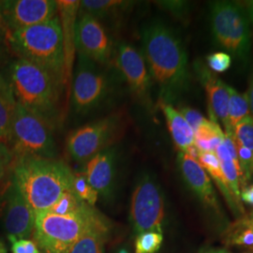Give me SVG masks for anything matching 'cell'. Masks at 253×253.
Returning <instances> with one entry per match:
<instances>
[{
    "instance_id": "15",
    "label": "cell",
    "mask_w": 253,
    "mask_h": 253,
    "mask_svg": "<svg viewBox=\"0 0 253 253\" xmlns=\"http://www.w3.org/2000/svg\"><path fill=\"white\" fill-rule=\"evenodd\" d=\"M177 163L182 176L202 204L219 215L220 207L217 202L216 192L208 172L202 167L199 162L187 154L179 152Z\"/></svg>"
},
{
    "instance_id": "2",
    "label": "cell",
    "mask_w": 253,
    "mask_h": 253,
    "mask_svg": "<svg viewBox=\"0 0 253 253\" xmlns=\"http://www.w3.org/2000/svg\"><path fill=\"white\" fill-rule=\"evenodd\" d=\"M11 180L35 215L52 208L73 188L74 173L61 161L26 157L14 159Z\"/></svg>"
},
{
    "instance_id": "24",
    "label": "cell",
    "mask_w": 253,
    "mask_h": 253,
    "mask_svg": "<svg viewBox=\"0 0 253 253\" xmlns=\"http://www.w3.org/2000/svg\"><path fill=\"white\" fill-rule=\"evenodd\" d=\"M227 246L242 247L253 252V225L249 217L243 216L227 227L222 235Z\"/></svg>"
},
{
    "instance_id": "25",
    "label": "cell",
    "mask_w": 253,
    "mask_h": 253,
    "mask_svg": "<svg viewBox=\"0 0 253 253\" xmlns=\"http://www.w3.org/2000/svg\"><path fill=\"white\" fill-rule=\"evenodd\" d=\"M130 5V2L120 0H83L80 12L90 14L98 20L111 18L125 11Z\"/></svg>"
},
{
    "instance_id": "37",
    "label": "cell",
    "mask_w": 253,
    "mask_h": 253,
    "mask_svg": "<svg viewBox=\"0 0 253 253\" xmlns=\"http://www.w3.org/2000/svg\"><path fill=\"white\" fill-rule=\"evenodd\" d=\"M240 198L241 202L243 201L246 204L253 207V185L247 186L244 189H242L240 193Z\"/></svg>"
},
{
    "instance_id": "43",
    "label": "cell",
    "mask_w": 253,
    "mask_h": 253,
    "mask_svg": "<svg viewBox=\"0 0 253 253\" xmlns=\"http://www.w3.org/2000/svg\"><path fill=\"white\" fill-rule=\"evenodd\" d=\"M248 217L250 218V220H251V222H252V224L253 225V211L251 213V215L248 216Z\"/></svg>"
},
{
    "instance_id": "9",
    "label": "cell",
    "mask_w": 253,
    "mask_h": 253,
    "mask_svg": "<svg viewBox=\"0 0 253 253\" xmlns=\"http://www.w3.org/2000/svg\"><path fill=\"white\" fill-rule=\"evenodd\" d=\"M119 127L118 116H108L80 126L67 138V150L76 163H86L107 149Z\"/></svg>"
},
{
    "instance_id": "21",
    "label": "cell",
    "mask_w": 253,
    "mask_h": 253,
    "mask_svg": "<svg viewBox=\"0 0 253 253\" xmlns=\"http://www.w3.org/2000/svg\"><path fill=\"white\" fill-rule=\"evenodd\" d=\"M17 101L6 77L0 73V141L9 143Z\"/></svg>"
},
{
    "instance_id": "7",
    "label": "cell",
    "mask_w": 253,
    "mask_h": 253,
    "mask_svg": "<svg viewBox=\"0 0 253 253\" xmlns=\"http://www.w3.org/2000/svg\"><path fill=\"white\" fill-rule=\"evenodd\" d=\"M210 21L217 44L236 58L247 62L251 50V31L243 9L231 1L213 2Z\"/></svg>"
},
{
    "instance_id": "6",
    "label": "cell",
    "mask_w": 253,
    "mask_h": 253,
    "mask_svg": "<svg viewBox=\"0 0 253 253\" xmlns=\"http://www.w3.org/2000/svg\"><path fill=\"white\" fill-rule=\"evenodd\" d=\"M8 145L14 159L26 157L54 159L57 152L52 123L18 103Z\"/></svg>"
},
{
    "instance_id": "36",
    "label": "cell",
    "mask_w": 253,
    "mask_h": 253,
    "mask_svg": "<svg viewBox=\"0 0 253 253\" xmlns=\"http://www.w3.org/2000/svg\"><path fill=\"white\" fill-rule=\"evenodd\" d=\"M162 4L170 11L176 14L177 16H181L182 14H185L187 11V7H188V4L183 1H167V2H162Z\"/></svg>"
},
{
    "instance_id": "17",
    "label": "cell",
    "mask_w": 253,
    "mask_h": 253,
    "mask_svg": "<svg viewBox=\"0 0 253 253\" xmlns=\"http://www.w3.org/2000/svg\"><path fill=\"white\" fill-rule=\"evenodd\" d=\"M57 15L60 22L65 56V84L72 78L75 55V28L80 13L81 1L57 0Z\"/></svg>"
},
{
    "instance_id": "28",
    "label": "cell",
    "mask_w": 253,
    "mask_h": 253,
    "mask_svg": "<svg viewBox=\"0 0 253 253\" xmlns=\"http://www.w3.org/2000/svg\"><path fill=\"white\" fill-rule=\"evenodd\" d=\"M72 191L78 199L92 208H94L98 201V192L91 187L84 173H74Z\"/></svg>"
},
{
    "instance_id": "3",
    "label": "cell",
    "mask_w": 253,
    "mask_h": 253,
    "mask_svg": "<svg viewBox=\"0 0 253 253\" xmlns=\"http://www.w3.org/2000/svg\"><path fill=\"white\" fill-rule=\"evenodd\" d=\"M6 79L18 104L52 123L63 82L44 69L22 58H16L9 64Z\"/></svg>"
},
{
    "instance_id": "39",
    "label": "cell",
    "mask_w": 253,
    "mask_h": 253,
    "mask_svg": "<svg viewBox=\"0 0 253 253\" xmlns=\"http://www.w3.org/2000/svg\"><path fill=\"white\" fill-rule=\"evenodd\" d=\"M201 253H230L225 250H221V249H209L205 252H202Z\"/></svg>"
},
{
    "instance_id": "14",
    "label": "cell",
    "mask_w": 253,
    "mask_h": 253,
    "mask_svg": "<svg viewBox=\"0 0 253 253\" xmlns=\"http://www.w3.org/2000/svg\"><path fill=\"white\" fill-rule=\"evenodd\" d=\"M1 199L3 224L8 236L15 239L29 237L35 229V213L11 178Z\"/></svg>"
},
{
    "instance_id": "13",
    "label": "cell",
    "mask_w": 253,
    "mask_h": 253,
    "mask_svg": "<svg viewBox=\"0 0 253 253\" xmlns=\"http://www.w3.org/2000/svg\"><path fill=\"white\" fill-rule=\"evenodd\" d=\"M75 28V49L97 64H107L114 55L112 40L100 20L87 13H79Z\"/></svg>"
},
{
    "instance_id": "12",
    "label": "cell",
    "mask_w": 253,
    "mask_h": 253,
    "mask_svg": "<svg viewBox=\"0 0 253 253\" xmlns=\"http://www.w3.org/2000/svg\"><path fill=\"white\" fill-rule=\"evenodd\" d=\"M114 54L116 66L131 93L142 103L150 105L152 79L143 54L130 43L121 42Z\"/></svg>"
},
{
    "instance_id": "26",
    "label": "cell",
    "mask_w": 253,
    "mask_h": 253,
    "mask_svg": "<svg viewBox=\"0 0 253 253\" xmlns=\"http://www.w3.org/2000/svg\"><path fill=\"white\" fill-rule=\"evenodd\" d=\"M215 153L217 155L222 172L226 178L235 199L240 205H242L241 198H240V193H241L240 186L242 183V172L240 168L233 161L226 146L223 143L217 146Z\"/></svg>"
},
{
    "instance_id": "38",
    "label": "cell",
    "mask_w": 253,
    "mask_h": 253,
    "mask_svg": "<svg viewBox=\"0 0 253 253\" xmlns=\"http://www.w3.org/2000/svg\"><path fill=\"white\" fill-rule=\"evenodd\" d=\"M248 99H249V104H250V112L252 113V118H253V73H252V78H251V84H250V88L247 93Z\"/></svg>"
},
{
    "instance_id": "10",
    "label": "cell",
    "mask_w": 253,
    "mask_h": 253,
    "mask_svg": "<svg viewBox=\"0 0 253 253\" xmlns=\"http://www.w3.org/2000/svg\"><path fill=\"white\" fill-rule=\"evenodd\" d=\"M72 88L73 108L79 114H86L99 106L107 96L108 78L97 63L78 54Z\"/></svg>"
},
{
    "instance_id": "4",
    "label": "cell",
    "mask_w": 253,
    "mask_h": 253,
    "mask_svg": "<svg viewBox=\"0 0 253 253\" xmlns=\"http://www.w3.org/2000/svg\"><path fill=\"white\" fill-rule=\"evenodd\" d=\"M9 49L22 58L52 73L65 84V56L58 15L48 22L6 35Z\"/></svg>"
},
{
    "instance_id": "29",
    "label": "cell",
    "mask_w": 253,
    "mask_h": 253,
    "mask_svg": "<svg viewBox=\"0 0 253 253\" xmlns=\"http://www.w3.org/2000/svg\"><path fill=\"white\" fill-rule=\"evenodd\" d=\"M163 234L145 232L138 235L135 241V253H156L163 245Z\"/></svg>"
},
{
    "instance_id": "40",
    "label": "cell",
    "mask_w": 253,
    "mask_h": 253,
    "mask_svg": "<svg viewBox=\"0 0 253 253\" xmlns=\"http://www.w3.org/2000/svg\"><path fill=\"white\" fill-rule=\"evenodd\" d=\"M6 30H5V28L3 27V24H2V22H1V18H0V42L2 41V40H5L6 41Z\"/></svg>"
},
{
    "instance_id": "20",
    "label": "cell",
    "mask_w": 253,
    "mask_h": 253,
    "mask_svg": "<svg viewBox=\"0 0 253 253\" xmlns=\"http://www.w3.org/2000/svg\"><path fill=\"white\" fill-rule=\"evenodd\" d=\"M197 161L199 162L202 167L208 172L211 177L216 181L218 190L221 191L222 195L226 200L227 204L229 205L232 211L235 215H245L243 205H240L235 199L230 186L227 182L226 178L222 172L220 163L217 159L215 152H199Z\"/></svg>"
},
{
    "instance_id": "23",
    "label": "cell",
    "mask_w": 253,
    "mask_h": 253,
    "mask_svg": "<svg viewBox=\"0 0 253 253\" xmlns=\"http://www.w3.org/2000/svg\"><path fill=\"white\" fill-rule=\"evenodd\" d=\"M193 133L194 145L199 152H215L224 139L223 130L214 120L207 119Z\"/></svg>"
},
{
    "instance_id": "44",
    "label": "cell",
    "mask_w": 253,
    "mask_h": 253,
    "mask_svg": "<svg viewBox=\"0 0 253 253\" xmlns=\"http://www.w3.org/2000/svg\"><path fill=\"white\" fill-rule=\"evenodd\" d=\"M118 253H128L127 252H126V250H125V249H121L119 252H118Z\"/></svg>"
},
{
    "instance_id": "8",
    "label": "cell",
    "mask_w": 253,
    "mask_h": 253,
    "mask_svg": "<svg viewBox=\"0 0 253 253\" xmlns=\"http://www.w3.org/2000/svg\"><path fill=\"white\" fill-rule=\"evenodd\" d=\"M129 217L137 235L145 232L163 234L165 204L160 186L149 175L136 184L130 202Z\"/></svg>"
},
{
    "instance_id": "11",
    "label": "cell",
    "mask_w": 253,
    "mask_h": 253,
    "mask_svg": "<svg viewBox=\"0 0 253 253\" xmlns=\"http://www.w3.org/2000/svg\"><path fill=\"white\" fill-rule=\"evenodd\" d=\"M56 16L57 5L54 0L0 1V18L7 34L45 23Z\"/></svg>"
},
{
    "instance_id": "42",
    "label": "cell",
    "mask_w": 253,
    "mask_h": 253,
    "mask_svg": "<svg viewBox=\"0 0 253 253\" xmlns=\"http://www.w3.org/2000/svg\"><path fill=\"white\" fill-rule=\"evenodd\" d=\"M0 253H7L6 248H5V244L4 242L0 239Z\"/></svg>"
},
{
    "instance_id": "19",
    "label": "cell",
    "mask_w": 253,
    "mask_h": 253,
    "mask_svg": "<svg viewBox=\"0 0 253 253\" xmlns=\"http://www.w3.org/2000/svg\"><path fill=\"white\" fill-rule=\"evenodd\" d=\"M161 107L174 145L182 153L197 160L199 151L194 145V133L186 119L171 103L162 102Z\"/></svg>"
},
{
    "instance_id": "27",
    "label": "cell",
    "mask_w": 253,
    "mask_h": 253,
    "mask_svg": "<svg viewBox=\"0 0 253 253\" xmlns=\"http://www.w3.org/2000/svg\"><path fill=\"white\" fill-rule=\"evenodd\" d=\"M229 101H228V116L230 126L234 129L235 126L243 119L250 117V104L246 94H241L235 88L228 85Z\"/></svg>"
},
{
    "instance_id": "22",
    "label": "cell",
    "mask_w": 253,
    "mask_h": 253,
    "mask_svg": "<svg viewBox=\"0 0 253 253\" xmlns=\"http://www.w3.org/2000/svg\"><path fill=\"white\" fill-rule=\"evenodd\" d=\"M107 229L105 221L99 217L82 235L70 253H104Z\"/></svg>"
},
{
    "instance_id": "33",
    "label": "cell",
    "mask_w": 253,
    "mask_h": 253,
    "mask_svg": "<svg viewBox=\"0 0 253 253\" xmlns=\"http://www.w3.org/2000/svg\"><path fill=\"white\" fill-rule=\"evenodd\" d=\"M14 163V156L9 145L0 141V184L11 172L12 165Z\"/></svg>"
},
{
    "instance_id": "32",
    "label": "cell",
    "mask_w": 253,
    "mask_h": 253,
    "mask_svg": "<svg viewBox=\"0 0 253 253\" xmlns=\"http://www.w3.org/2000/svg\"><path fill=\"white\" fill-rule=\"evenodd\" d=\"M208 69L214 73H224L232 65L231 55L224 52H217L207 56Z\"/></svg>"
},
{
    "instance_id": "35",
    "label": "cell",
    "mask_w": 253,
    "mask_h": 253,
    "mask_svg": "<svg viewBox=\"0 0 253 253\" xmlns=\"http://www.w3.org/2000/svg\"><path fill=\"white\" fill-rule=\"evenodd\" d=\"M11 242V253H41L37 245L28 239H15L9 237Z\"/></svg>"
},
{
    "instance_id": "41",
    "label": "cell",
    "mask_w": 253,
    "mask_h": 253,
    "mask_svg": "<svg viewBox=\"0 0 253 253\" xmlns=\"http://www.w3.org/2000/svg\"><path fill=\"white\" fill-rule=\"evenodd\" d=\"M249 15H250V18L252 19L253 23V1H250L249 2Z\"/></svg>"
},
{
    "instance_id": "1",
    "label": "cell",
    "mask_w": 253,
    "mask_h": 253,
    "mask_svg": "<svg viewBox=\"0 0 253 253\" xmlns=\"http://www.w3.org/2000/svg\"><path fill=\"white\" fill-rule=\"evenodd\" d=\"M143 55L162 102L174 100L189 83L188 55L180 39L170 27L153 22L142 31Z\"/></svg>"
},
{
    "instance_id": "34",
    "label": "cell",
    "mask_w": 253,
    "mask_h": 253,
    "mask_svg": "<svg viewBox=\"0 0 253 253\" xmlns=\"http://www.w3.org/2000/svg\"><path fill=\"white\" fill-rule=\"evenodd\" d=\"M178 111L180 112L181 115L184 117L186 121L188 122V124L192 128L193 132L207 120V118H205L199 111L195 109L185 106V107H181Z\"/></svg>"
},
{
    "instance_id": "30",
    "label": "cell",
    "mask_w": 253,
    "mask_h": 253,
    "mask_svg": "<svg viewBox=\"0 0 253 253\" xmlns=\"http://www.w3.org/2000/svg\"><path fill=\"white\" fill-rule=\"evenodd\" d=\"M235 146L237 151L238 162L242 172L241 187L242 189H244L245 187H247V183L253 178V152L252 150L239 145L236 141Z\"/></svg>"
},
{
    "instance_id": "5",
    "label": "cell",
    "mask_w": 253,
    "mask_h": 253,
    "mask_svg": "<svg viewBox=\"0 0 253 253\" xmlns=\"http://www.w3.org/2000/svg\"><path fill=\"white\" fill-rule=\"evenodd\" d=\"M100 217L84 204L71 215L60 216L49 210L35 215V239L45 253H70L82 235Z\"/></svg>"
},
{
    "instance_id": "16",
    "label": "cell",
    "mask_w": 253,
    "mask_h": 253,
    "mask_svg": "<svg viewBox=\"0 0 253 253\" xmlns=\"http://www.w3.org/2000/svg\"><path fill=\"white\" fill-rule=\"evenodd\" d=\"M194 71L207 91L212 117L211 120H214V117H216L224 126V131L234 132V129L230 126L228 116V85L202 61H196L194 63Z\"/></svg>"
},
{
    "instance_id": "18",
    "label": "cell",
    "mask_w": 253,
    "mask_h": 253,
    "mask_svg": "<svg viewBox=\"0 0 253 253\" xmlns=\"http://www.w3.org/2000/svg\"><path fill=\"white\" fill-rule=\"evenodd\" d=\"M115 160V151L107 148L85 163L84 174L91 187L103 197H109L114 190Z\"/></svg>"
},
{
    "instance_id": "31",
    "label": "cell",
    "mask_w": 253,
    "mask_h": 253,
    "mask_svg": "<svg viewBox=\"0 0 253 253\" xmlns=\"http://www.w3.org/2000/svg\"><path fill=\"white\" fill-rule=\"evenodd\" d=\"M235 141L253 152V118L250 116L234 128Z\"/></svg>"
}]
</instances>
